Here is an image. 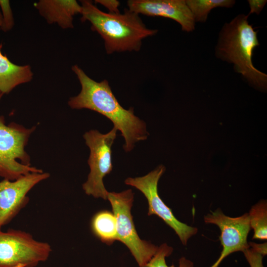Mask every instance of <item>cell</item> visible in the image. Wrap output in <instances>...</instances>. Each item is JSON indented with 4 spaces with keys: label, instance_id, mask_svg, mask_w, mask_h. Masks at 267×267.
Masks as SVG:
<instances>
[{
    "label": "cell",
    "instance_id": "603a6c76",
    "mask_svg": "<svg viewBox=\"0 0 267 267\" xmlns=\"http://www.w3.org/2000/svg\"><path fill=\"white\" fill-rule=\"evenodd\" d=\"M178 267H194V264L190 260L182 257L179 260Z\"/></svg>",
    "mask_w": 267,
    "mask_h": 267
},
{
    "label": "cell",
    "instance_id": "3957f363",
    "mask_svg": "<svg viewBox=\"0 0 267 267\" xmlns=\"http://www.w3.org/2000/svg\"><path fill=\"white\" fill-rule=\"evenodd\" d=\"M249 16L239 14L223 26L216 47L217 57L234 64L235 70L253 86L267 87V75L257 69L252 57L255 47L259 45L257 32L250 25Z\"/></svg>",
    "mask_w": 267,
    "mask_h": 267
},
{
    "label": "cell",
    "instance_id": "4fadbf2b",
    "mask_svg": "<svg viewBox=\"0 0 267 267\" xmlns=\"http://www.w3.org/2000/svg\"><path fill=\"white\" fill-rule=\"evenodd\" d=\"M0 45V93H9L16 87L30 82L33 73L29 65H18L2 54Z\"/></svg>",
    "mask_w": 267,
    "mask_h": 267
},
{
    "label": "cell",
    "instance_id": "277c9868",
    "mask_svg": "<svg viewBox=\"0 0 267 267\" xmlns=\"http://www.w3.org/2000/svg\"><path fill=\"white\" fill-rule=\"evenodd\" d=\"M3 95L0 93V100ZM36 128H26L14 122L6 125L4 117L0 116V177L14 180L31 173L43 172L31 166L30 156L25 150Z\"/></svg>",
    "mask_w": 267,
    "mask_h": 267
},
{
    "label": "cell",
    "instance_id": "8992f818",
    "mask_svg": "<svg viewBox=\"0 0 267 267\" xmlns=\"http://www.w3.org/2000/svg\"><path fill=\"white\" fill-rule=\"evenodd\" d=\"M107 199L116 219L118 241L129 248L139 267H144L155 254L158 247L141 239L137 234L131 212L134 201L132 190L109 192Z\"/></svg>",
    "mask_w": 267,
    "mask_h": 267
},
{
    "label": "cell",
    "instance_id": "ac0fdd59",
    "mask_svg": "<svg viewBox=\"0 0 267 267\" xmlns=\"http://www.w3.org/2000/svg\"><path fill=\"white\" fill-rule=\"evenodd\" d=\"M0 7L2 15V25L0 30L7 32L13 28L14 20L9 0H0Z\"/></svg>",
    "mask_w": 267,
    "mask_h": 267
},
{
    "label": "cell",
    "instance_id": "7a4b0ae2",
    "mask_svg": "<svg viewBox=\"0 0 267 267\" xmlns=\"http://www.w3.org/2000/svg\"><path fill=\"white\" fill-rule=\"evenodd\" d=\"M80 1L81 21H89L91 30L100 35L107 54L137 51L142 40L158 31L147 28L139 14L128 8L125 9L123 13H107L100 10L91 0Z\"/></svg>",
    "mask_w": 267,
    "mask_h": 267
},
{
    "label": "cell",
    "instance_id": "30bf717a",
    "mask_svg": "<svg viewBox=\"0 0 267 267\" xmlns=\"http://www.w3.org/2000/svg\"><path fill=\"white\" fill-rule=\"evenodd\" d=\"M48 173H31L19 178L0 181V229L9 223L29 202L28 193L48 178Z\"/></svg>",
    "mask_w": 267,
    "mask_h": 267
},
{
    "label": "cell",
    "instance_id": "d6986e66",
    "mask_svg": "<svg viewBox=\"0 0 267 267\" xmlns=\"http://www.w3.org/2000/svg\"><path fill=\"white\" fill-rule=\"evenodd\" d=\"M243 253L250 267H264L263 263L264 256L261 254L255 252L250 247Z\"/></svg>",
    "mask_w": 267,
    "mask_h": 267
},
{
    "label": "cell",
    "instance_id": "5b68a950",
    "mask_svg": "<svg viewBox=\"0 0 267 267\" xmlns=\"http://www.w3.org/2000/svg\"><path fill=\"white\" fill-rule=\"evenodd\" d=\"M117 130L113 127L103 134L96 130L85 133L83 137L90 153L88 160L90 172L82 187L85 193L95 198L107 199L108 192L104 187L103 178L112 170V146L117 136Z\"/></svg>",
    "mask_w": 267,
    "mask_h": 267
},
{
    "label": "cell",
    "instance_id": "5bb4252c",
    "mask_svg": "<svg viewBox=\"0 0 267 267\" xmlns=\"http://www.w3.org/2000/svg\"><path fill=\"white\" fill-rule=\"evenodd\" d=\"M91 226L93 233L103 242L110 245L118 240L116 219L113 213L107 211L96 213L92 218Z\"/></svg>",
    "mask_w": 267,
    "mask_h": 267
},
{
    "label": "cell",
    "instance_id": "ffe728a7",
    "mask_svg": "<svg viewBox=\"0 0 267 267\" xmlns=\"http://www.w3.org/2000/svg\"><path fill=\"white\" fill-rule=\"evenodd\" d=\"M95 3H99L109 10V13H119L120 2L116 0H95Z\"/></svg>",
    "mask_w": 267,
    "mask_h": 267
},
{
    "label": "cell",
    "instance_id": "7c38bea8",
    "mask_svg": "<svg viewBox=\"0 0 267 267\" xmlns=\"http://www.w3.org/2000/svg\"><path fill=\"white\" fill-rule=\"evenodd\" d=\"M34 6L48 24H56L63 29L73 28V18L82 10L75 0H40Z\"/></svg>",
    "mask_w": 267,
    "mask_h": 267
},
{
    "label": "cell",
    "instance_id": "52a82bcc",
    "mask_svg": "<svg viewBox=\"0 0 267 267\" xmlns=\"http://www.w3.org/2000/svg\"><path fill=\"white\" fill-rule=\"evenodd\" d=\"M50 245L19 230L0 229V267H35L47 260Z\"/></svg>",
    "mask_w": 267,
    "mask_h": 267
},
{
    "label": "cell",
    "instance_id": "8fae6325",
    "mask_svg": "<svg viewBox=\"0 0 267 267\" xmlns=\"http://www.w3.org/2000/svg\"><path fill=\"white\" fill-rule=\"evenodd\" d=\"M128 9L138 14L160 16L178 23L182 31L195 29V21L185 0H130Z\"/></svg>",
    "mask_w": 267,
    "mask_h": 267
},
{
    "label": "cell",
    "instance_id": "9a60e30c",
    "mask_svg": "<svg viewBox=\"0 0 267 267\" xmlns=\"http://www.w3.org/2000/svg\"><path fill=\"white\" fill-rule=\"evenodd\" d=\"M251 228L254 230L253 239H267V204L266 201L253 205L248 214Z\"/></svg>",
    "mask_w": 267,
    "mask_h": 267
},
{
    "label": "cell",
    "instance_id": "cb8c5ba5",
    "mask_svg": "<svg viewBox=\"0 0 267 267\" xmlns=\"http://www.w3.org/2000/svg\"><path fill=\"white\" fill-rule=\"evenodd\" d=\"M1 25H2V15H1V13L0 10V30Z\"/></svg>",
    "mask_w": 267,
    "mask_h": 267
},
{
    "label": "cell",
    "instance_id": "9c48e42d",
    "mask_svg": "<svg viewBox=\"0 0 267 267\" xmlns=\"http://www.w3.org/2000/svg\"><path fill=\"white\" fill-rule=\"evenodd\" d=\"M204 222L217 225L221 230L220 239L222 249L219 259L210 267H218L230 254L238 251L243 252L249 248L247 237L251 227L248 213L233 218L217 209L205 216Z\"/></svg>",
    "mask_w": 267,
    "mask_h": 267
},
{
    "label": "cell",
    "instance_id": "6da1fadb",
    "mask_svg": "<svg viewBox=\"0 0 267 267\" xmlns=\"http://www.w3.org/2000/svg\"><path fill=\"white\" fill-rule=\"evenodd\" d=\"M72 70L81 86L80 93L68 102L72 109H89L109 119L124 137L126 152L131 151L136 142L147 139L149 133L145 123L134 114L133 108L126 109L122 106L107 80L94 81L77 65L72 66Z\"/></svg>",
    "mask_w": 267,
    "mask_h": 267
},
{
    "label": "cell",
    "instance_id": "7402d4cb",
    "mask_svg": "<svg viewBox=\"0 0 267 267\" xmlns=\"http://www.w3.org/2000/svg\"><path fill=\"white\" fill-rule=\"evenodd\" d=\"M249 245L250 248L255 252L261 254L263 256H265L267 255V242L263 244H257L254 242H250L249 243Z\"/></svg>",
    "mask_w": 267,
    "mask_h": 267
},
{
    "label": "cell",
    "instance_id": "44dd1931",
    "mask_svg": "<svg viewBox=\"0 0 267 267\" xmlns=\"http://www.w3.org/2000/svg\"><path fill=\"white\" fill-rule=\"evenodd\" d=\"M265 0H248L250 11L247 15L249 16L252 13L259 14L267 2Z\"/></svg>",
    "mask_w": 267,
    "mask_h": 267
},
{
    "label": "cell",
    "instance_id": "ba28073f",
    "mask_svg": "<svg viewBox=\"0 0 267 267\" xmlns=\"http://www.w3.org/2000/svg\"><path fill=\"white\" fill-rule=\"evenodd\" d=\"M165 171V167L160 165L143 177L127 178L125 183L144 194L148 203V215H156L162 219L175 231L182 244L186 245L188 239L197 233L198 229L178 221L160 197L158 183Z\"/></svg>",
    "mask_w": 267,
    "mask_h": 267
},
{
    "label": "cell",
    "instance_id": "2e32d148",
    "mask_svg": "<svg viewBox=\"0 0 267 267\" xmlns=\"http://www.w3.org/2000/svg\"><path fill=\"white\" fill-rule=\"evenodd\" d=\"M195 22H206L211 9L218 7H230L235 3L232 0H186Z\"/></svg>",
    "mask_w": 267,
    "mask_h": 267
},
{
    "label": "cell",
    "instance_id": "e0dca14e",
    "mask_svg": "<svg viewBox=\"0 0 267 267\" xmlns=\"http://www.w3.org/2000/svg\"><path fill=\"white\" fill-rule=\"evenodd\" d=\"M172 247L164 243L158 247L157 251L151 259L143 267H175L174 265L168 266L166 258L171 255Z\"/></svg>",
    "mask_w": 267,
    "mask_h": 267
}]
</instances>
